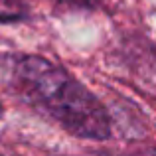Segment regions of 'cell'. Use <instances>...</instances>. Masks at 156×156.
Masks as SVG:
<instances>
[{"mask_svg":"<svg viewBox=\"0 0 156 156\" xmlns=\"http://www.w3.org/2000/svg\"><path fill=\"white\" fill-rule=\"evenodd\" d=\"M16 95L79 138L105 140L109 113L99 99L69 71L40 55H22L10 73Z\"/></svg>","mask_w":156,"mask_h":156,"instance_id":"6da1fadb","label":"cell"},{"mask_svg":"<svg viewBox=\"0 0 156 156\" xmlns=\"http://www.w3.org/2000/svg\"><path fill=\"white\" fill-rule=\"evenodd\" d=\"M28 14L26 0H0V22H18Z\"/></svg>","mask_w":156,"mask_h":156,"instance_id":"7a4b0ae2","label":"cell"},{"mask_svg":"<svg viewBox=\"0 0 156 156\" xmlns=\"http://www.w3.org/2000/svg\"><path fill=\"white\" fill-rule=\"evenodd\" d=\"M57 2H63L67 6H77V8H97L103 0H57Z\"/></svg>","mask_w":156,"mask_h":156,"instance_id":"3957f363","label":"cell"},{"mask_svg":"<svg viewBox=\"0 0 156 156\" xmlns=\"http://www.w3.org/2000/svg\"><path fill=\"white\" fill-rule=\"evenodd\" d=\"M2 113H4V109H2V103H0V117H2Z\"/></svg>","mask_w":156,"mask_h":156,"instance_id":"277c9868","label":"cell"}]
</instances>
